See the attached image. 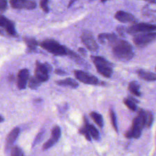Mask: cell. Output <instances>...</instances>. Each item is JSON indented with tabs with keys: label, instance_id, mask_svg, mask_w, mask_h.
Listing matches in <instances>:
<instances>
[{
	"label": "cell",
	"instance_id": "obj_25",
	"mask_svg": "<svg viewBox=\"0 0 156 156\" xmlns=\"http://www.w3.org/2000/svg\"><path fill=\"white\" fill-rule=\"evenodd\" d=\"M109 115H110V121L112 123V125L115 129V131L118 132V124H117V118L115 114V112L112 108L110 109L109 111Z\"/></svg>",
	"mask_w": 156,
	"mask_h": 156
},
{
	"label": "cell",
	"instance_id": "obj_37",
	"mask_svg": "<svg viewBox=\"0 0 156 156\" xmlns=\"http://www.w3.org/2000/svg\"><path fill=\"white\" fill-rule=\"evenodd\" d=\"M3 121H4V118H3L2 116L0 115V122H2Z\"/></svg>",
	"mask_w": 156,
	"mask_h": 156
},
{
	"label": "cell",
	"instance_id": "obj_24",
	"mask_svg": "<svg viewBox=\"0 0 156 156\" xmlns=\"http://www.w3.org/2000/svg\"><path fill=\"white\" fill-rule=\"evenodd\" d=\"M24 41L26 43L27 48L30 50L35 49L38 45V42L34 38L25 37L24 38Z\"/></svg>",
	"mask_w": 156,
	"mask_h": 156
},
{
	"label": "cell",
	"instance_id": "obj_38",
	"mask_svg": "<svg viewBox=\"0 0 156 156\" xmlns=\"http://www.w3.org/2000/svg\"><path fill=\"white\" fill-rule=\"evenodd\" d=\"M74 2V1H73L69 2V4H68V7H70V5H71L72 3H73V2Z\"/></svg>",
	"mask_w": 156,
	"mask_h": 156
},
{
	"label": "cell",
	"instance_id": "obj_6",
	"mask_svg": "<svg viewBox=\"0 0 156 156\" xmlns=\"http://www.w3.org/2000/svg\"><path fill=\"white\" fill-rule=\"evenodd\" d=\"M156 30V24L146 23H135L126 28V32L129 34L152 32Z\"/></svg>",
	"mask_w": 156,
	"mask_h": 156
},
{
	"label": "cell",
	"instance_id": "obj_8",
	"mask_svg": "<svg viewBox=\"0 0 156 156\" xmlns=\"http://www.w3.org/2000/svg\"><path fill=\"white\" fill-rule=\"evenodd\" d=\"M4 34L16 37V32L13 21L3 15H0V34L4 35Z\"/></svg>",
	"mask_w": 156,
	"mask_h": 156
},
{
	"label": "cell",
	"instance_id": "obj_31",
	"mask_svg": "<svg viewBox=\"0 0 156 156\" xmlns=\"http://www.w3.org/2000/svg\"><path fill=\"white\" fill-rule=\"evenodd\" d=\"M79 132H80V133L81 134L85 136V137L88 140H91V136H90V135L89 134V133H88V130H87V129H86L84 126H83V127L80 129Z\"/></svg>",
	"mask_w": 156,
	"mask_h": 156
},
{
	"label": "cell",
	"instance_id": "obj_35",
	"mask_svg": "<svg viewBox=\"0 0 156 156\" xmlns=\"http://www.w3.org/2000/svg\"><path fill=\"white\" fill-rule=\"evenodd\" d=\"M78 51H79V52L81 55H82L83 56H86V55H87V51H86V50H85L84 48H79V49H78Z\"/></svg>",
	"mask_w": 156,
	"mask_h": 156
},
{
	"label": "cell",
	"instance_id": "obj_3",
	"mask_svg": "<svg viewBox=\"0 0 156 156\" xmlns=\"http://www.w3.org/2000/svg\"><path fill=\"white\" fill-rule=\"evenodd\" d=\"M91 59L94 63L97 71L102 76L110 78L113 71V65L104 57L91 55Z\"/></svg>",
	"mask_w": 156,
	"mask_h": 156
},
{
	"label": "cell",
	"instance_id": "obj_4",
	"mask_svg": "<svg viewBox=\"0 0 156 156\" xmlns=\"http://www.w3.org/2000/svg\"><path fill=\"white\" fill-rule=\"evenodd\" d=\"M40 45L44 49L49 52L57 56H62L67 55L68 48L61 45L55 40L52 39H46L42 41Z\"/></svg>",
	"mask_w": 156,
	"mask_h": 156
},
{
	"label": "cell",
	"instance_id": "obj_36",
	"mask_svg": "<svg viewBox=\"0 0 156 156\" xmlns=\"http://www.w3.org/2000/svg\"><path fill=\"white\" fill-rule=\"evenodd\" d=\"M55 73L57 74H59V75H61V76H63V75H65L66 73L63 71L62 69H57L55 71Z\"/></svg>",
	"mask_w": 156,
	"mask_h": 156
},
{
	"label": "cell",
	"instance_id": "obj_12",
	"mask_svg": "<svg viewBox=\"0 0 156 156\" xmlns=\"http://www.w3.org/2000/svg\"><path fill=\"white\" fill-rule=\"evenodd\" d=\"M12 7L13 9H34L37 7V3L33 1L29 0H11L10 1Z\"/></svg>",
	"mask_w": 156,
	"mask_h": 156
},
{
	"label": "cell",
	"instance_id": "obj_21",
	"mask_svg": "<svg viewBox=\"0 0 156 156\" xmlns=\"http://www.w3.org/2000/svg\"><path fill=\"white\" fill-rule=\"evenodd\" d=\"M129 91L133 95L137 97H140L141 94L140 91V85L136 81H132L129 83Z\"/></svg>",
	"mask_w": 156,
	"mask_h": 156
},
{
	"label": "cell",
	"instance_id": "obj_19",
	"mask_svg": "<svg viewBox=\"0 0 156 156\" xmlns=\"http://www.w3.org/2000/svg\"><path fill=\"white\" fill-rule=\"evenodd\" d=\"M55 83L60 85L63 87H71L72 88H77L79 86L78 83L74 79L71 78H66L63 80H60L55 82Z\"/></svg>",
	"mask_w": 156,
	"mask_h": 156
},
{
	"label": "cell",
	"instance_id": "obj_29",
	"mask_svg": "<svg viewBox=\"0 0 156 156\" xmlns=\"http://www.w3.org/2000/svg\"><path fill=\"white\" fill-rule=\"evenodd\" d=\"M11 156H24L22 151L18 146H14L12 148Z\"/></svg>",
	"mask_w": 156,
	"mask_h": 156
},
{
	"label": "cell",
	"instance_id": "obj_17",
	"mask_svg": "<svg viewBox=\"0 0 156 156\" xmlns=\"http://www.w3.org/2000/svg\"><path fill=\"white\" fill-rule=\"evenodd\" d=\"M83 122L84 125L83 126L87 129L89 134L91 137H93L94 140H98L99 138V133L97 129L92 124H90L85 116L83 117Z\"/></svg>",
	"mask_w": 156,
	"mask_h": 156
},
{
	"label": "cell",
	"instance_id": "obj_15",
	"mask_svg": "<svg viewBox=\"0 0 156 156\" xmlns=\"http://www.w3.org/2000/svg\"><path fill=\"white\" fill-rule=\"evenodd\" d=\"M61 131L60 127L58 126H55L52 130V136L43 144V149H48L52 146L58 140Z\"/></svg>",
	"mask_w": 156,
	"mask_h": 156
},
{
	"label": "cell",
	"instance_id": "obj_23",
	"mask_svg": "<svg viewBox=\"0 0 156 156\" xmlns=\"http://www.w3.org/2000/svg\"><path fill=\"white\" fill-rule=\"evenodd\" d=\"M90 116L93 119V120L96 122V124L100 127H102L104 126V121L102 116L101 114L95 112H92L90 113Z\"/></svg>",
	"mask_w": 156,
	"mask_h": 156
},
{
	"label": "cell",
	"instance_id": "obj_39",
	"mask_svg": "<svg viewBox=\"0 0 156 156\" xmlns=\"http://www.w3.org/2000/svg\"><path fill=\"white\" fill-rule=\"evenodd\" d=\"M155 70H156V66H155Z\"/></svg>",
	"mask_w": 156,
	"mask_h": 156
},
{
	"label": "cell",
	"instance_id": "obj_33",
	"mask_svg": "<svg viewBox=\"0 0 156 156\" xmlns=\"http://www.w3.org/2000/svg\"><path fill=\"white\" fill-rule=\"evenodd\" d=\"M43 134H44V132H43V131H42V132H40V133L37 135V137H36L35 140H34V144H35L36 143H37L38 142H39V141L41 140V139L42 138V137H43Z\"/></svg>",
	"mask_w": 156,
	"mask_h": 156
},
{
	"label": "cell",
	"instance_id": "obj_13",
	"mask_svg": "<svg viewBox=\"0 0 156 156\" xmlns=\"http://www.w3.org/2000/svg\"><path fill=\"white\" fill-rule=\"evenodd\" d=\"M114 16L118 21L123 23L135 24L137 21V19L133 15L122 10H119L116 12Z\"/></svg>",
	"mask_w": 156,
	"mask_h": 156
},
{
	"label": "cell",
	"instance_id": "obj_10",
	"mask_svg": "<svg viewBox=\"0 0 156 156\" xmlns=\"http://www.w3.org/2000/svg\"><path fill=\"white\" fill-rule=\"evenodd\" d=\"M141 13L147 20L156 22V1H149L142 8Z\"/></svg>",
	"mask_w": 156,
	"mask_h": 156
},
{
	"label": "cell",
	"instance_id": "obj_16",
	"mask_svg": "<svg viewBox=\"0 0 156 156\" xmlns=\"http://www.w3.org/2000/svg\"><path fill=\"white\" fill-rule=\"evenodd\" d=\"M98 39L101 43L106 44L112 46L118 38L115 34L102 33L98 35Z\"/></svg>",
	"mask_w": 156,
	"mask_h": 156
},
{
	"label": "cell",
	"instance_id": "obj_5",
	"mask_svg": "<svg viewBox=\"0 0 156 156\" xmlns=\"http://www.w3.org/2000/svg\"><path fill=\"white\" fill-rule=\"evenodd\" d=\"M156 40V32H146L135 34L132 40L133 43L138 48H141L149 44Z\"/></svg>",
	"mask_w": 156,
	"mask_h": 156
},
{
	"label": "cell",
	"instance_id": "obj_30",
	"mask_svg": "<svg viewBox=\"0 0 156 156\" xmlns=\"http://www.w3.org/2000/svg\"><path fill=\"white\" fill-rule=\"evenodd\" d=\"M48 2L49 1L48 0H42L40 2V7L43 9V10L45 13H48L49 12V7H48Z\"/></svg>",
	"mask_w": 156,
	"mask_h": 156
},
{
	"label": "cell",
	"instance_id": "obj_2",
	"mask_svg": "<svg viewBox=\"0 0 156 156\" xmlns=\"http://www.w3.org/2000/svg\"><path fill=\"white\" fill-rule=\"evenodd\" d=\"M144 127H146L144 110L140 109L138 115L133 118L131 127L126 132V136L128 138H138L141 136V131Z\"/></svg>",
	"mask_w": 156,
	"mask_h": 156
},
{
	"label": "cell",
	"instance_id": "obj_26",
	"mask_svg": "<svg viewBox=\"0 0 156 156\" xmlns=\"http://www.w3.org/2000/svg\"><path fill=\"white\" fill-rule=\"evenodd\" d=\"M144 118L146 127H150L154 121V116L151 112L144 110Z\"/></svg>",
	"mask_w": 156,
	"mask_h": 156
},
{
	"label": "cell",
	"instance_id": "obj_7",
	"mask_svg": "<svg viewBox=\"0 0 156 156\" xmlns=\"http://www.w3.org/2000/svg\"><path fill=\"white\" fill-rule=\"evenodd\" d=\"M51 70V66L45 63H41L38 61L36 62L35 69V76L41 82H44L49 79V72Z\"/></svg>",
	"mask_w": 156,
	"mask_h": 156
},
{
	"label": "cell",
	"instance_id": "obj_1",
	"mask_svg": "<svg viewBox=\"0 0 156 156\" xmlns=\"http://www.w3.org/2000/svg\"><path fill=\"white\" fill-rule=\"evenodd\" d=\"M112 47V54L114 57L119 61L123 62H128L134 55L132 46L126 40L118 39Z\"/></svg>",
	"mask_w": 156,
	"mask_h": 156
},
{
	"label": "cell",
	"instance_id": "obj_14",
	"mask_svg": "<svg viewBox=\"0 0 156 156\" xmlns=\"http://www.w3.org/2000/svg\"><path fill=\"white\" fill-rule=\"evenodd\" d=\"M29 77V71L27 69L24 68L20 69L18 74L17 86L18 89L23 90L26 88L27 82Z\"/></svg>",
	"mask_w": 156,
	"mask_h": 156
},
{
	"label": "cell",
	"instance_id": "obj_18",
	"mask_svg": "<svg viewBox=\"0 0 156 156\" xmlns=\"http://www.w3.org/2000/svg\"><path fill=\"white\" fill-rule=\"evenodd\" d=\"M137 74L141 79L146 81L152 82L156 80V74L152 72L140 69L137 71Z\"/></svg>",
	"mask_w": 156,
	"mask_h": 156
},
{
	"label": "cell",
	"instance_id": "obj_11",
	"mask_svg": "<svg viewBox=\"0 0 156 156\" xmlns=\"http://www.w3.org/2000/svg\"><path fill=\"white\" fill-rule=\"evenodd\" d=\"M80 38L82 42L85 46V47L91 51H96L98 49V44L95 41L92 34L88 31H84L81 36Z\"/></svg>",
	"mask_w": 156,
	"mask_h": 156
},
{
	"label": "cell",
	"instance_id": "obj_32",
	"mask_svg": "<svg viewBox=\"0 0 156 156\" xmlns=\"http://www.w3.org/2000/svg\"><path fill=\"white\" fill-rule=\"evenodd\" d=\"M7 8V2L5 0H0V13L4 12Z\"/></svg>",
	"mask_w": 156,
	"mask_h": 156
},
{
	"label": "cell",
	"instance_id": "obj_20",
	"mask_svg": "<svg viewBox=\"0 0 156 156\" xmlns=\"http://www.w3.org/2000/svg\"><path fill=\"white\" fill-rule=\"evenodd\" d=\"M20 132V129L18 127H15L9 133L7 138V144L8 146H11L13 144L17 138Z\"/></svg>",
	"mask_w": 156,
	"mask_h": 156
},
{
	"label": "cell",
	"instance_id": "obj_22",
	"mask_svg": "<svg viewBox=\"0 0 156 156\" xmlns=\"http://www.w3.org/2000/svg\"><path fill=\"white\" fill-rule=\"evenodd\" d=\"M138 102V101L133 98H131L129 96L128 98H125L123 100V102L124 105L131 111L135 112L137 109V106L136 104V102Z\"/></svg>",
	"mask_w": 156,
	"mask_h": 156
},
{
	"label": "cell",
	"instance_id": "obj_34",
	"mask_svg": "<svg viewBox=\"0 0 156 156\" xmlns=\"http://www.w3.org/2000/svg\"><path fill=\"white\" fill-rule=\"evenodd\" d=\"M118 32L122 36H124V30L126 31V28H124L123 26H119L116 28Z\"/></svg>",
	"mask_w": 156,
	"mask_h": 156
},
{
	"label": "cell",
	"instance_id": "obj_9",
	"mask_svg": "<svg viewBox=\"0 0 156 156\" xmlns=\"http://www.w3.org/2000/svg\"><path fill=\"white\" fill-rule=\"evenodd\" d=\"M74 76L77 80L86 84L98 85L100 83L99 80L96 76L82 70L74 71Z\"/></svg>",
	"mask_w": 156,
	"mask_h": 156
},
{
	"label": "cell",
	"instance_id": "obj_28",
	"mask_svg": "<svg viewBox=\"0 0 156 156\" xmlns=\"http://www.w3.org/2000/svg\"><path fill=\"white\" fill-rule=\"evenodd\" d=\"M41 82L35 76H32L29 80V87L31 89H36L41 84Z\"/></svg>",
	"mask_w": 156,
	"mask_h": 156
},
{
	"label": "cell",
	"instance_id": "obj_27",
	"mask_svg": "<svg viewBox=\"0 0 156 156\" xmlns=\"http://www.w3.org/2000/svg\"><path fill=\"white\" fill-rule=\"evenodd\" d=\"M67 55H68L72 59H73L77 63L79 64H85L84 61L81 58V57L79 55H77L76 53L73 52V51H71L68 49Z\"/></svg>",
	"mask_w": 156,
	"mask_h": 156
}]
</instances>
